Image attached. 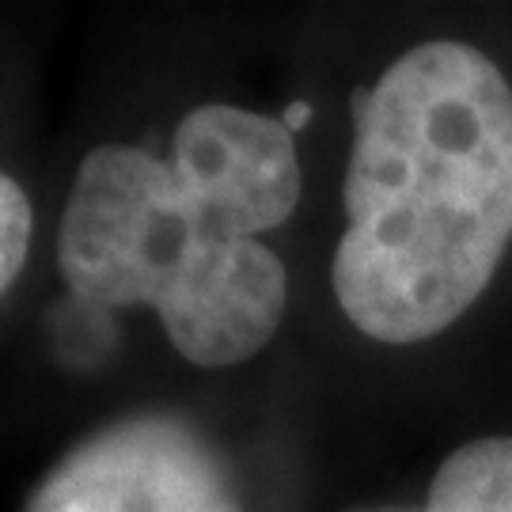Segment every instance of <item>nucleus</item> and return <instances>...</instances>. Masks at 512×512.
I'll use <instances>...</instances> for the list:
<instances>
[{"label":"nucleus","mask_w":512,"mask_h":512,"mask_svg":"<svg viewBox=\"0 0 512 512\" xmlns=\"http://www.w3.org/2000/svg\"><path fill=\"white\" fill-rule=\"evenodd\" d=\"M330 285L384 346L448 330L512 243V88L478 46L421 42L353 95Z\"/></svg>","instance_id":"nucleus-1"},{"label":"nucleus","mask_w":512,"mask_h":512,"mask_svg":"<svg viewBox=\"0 0 512 512\" xmlns=\"http://www.w3.org/2000/svg\"><path fill=\"white\" fill-rule=\"evenodd\" d=\"M57 266L84 308H152L171 349L198 368L251 361L289 304L281 258L137 145H99L80 160Z\"/></svg>","instance_id":"nucleus-2"},{"label":"nucleus","mask_w":512,"mask_h":512,"mask_svg":"<svg viewBox=\"0 0 512 512\" xmlns=\"http://www.w3.org/2000/svg\"><path fill=\"white\" fill-rule=\"evenodd\" d=\"M23 512H243L236 478L175 414H129L76 440Z\"/></svg>","instance_id":"nucleus-3"},{"label":"nucleus","mask_w":512,"mask_h":512,"mask_svg":"<svg viewBox=\"0 0 512 512\" xmlns=\"http://www.w3.org/2000/svg\"><path fill=\"white\" fill-rule=\"evenodd\" d=\"M171 167L236 232L258 239L281 228L300 202V156L281 118L258 110L205 103L186 114Z\"/></svg>","instance_id":"nucleus-4"},{"label":"nucleus","mask_w":512,"mask_h":512,"mask_svg":"<svg viewBox=\"0 0 512 512\" xmlns=\"http://www.w3.org/2000/svg\"><path fill=\"white\" fill-rule=\"evenodd\" d=\"M425 512H512V437L456 448L440 463Z\"/></svg>","instance_id":"nucleus-5"},{"label":"nucleus","mask_w":512,"mask_h":512,"mask_svg":"<svg viewBox=\"0 0 512 512\" xmlns=\"http://www.w3.org/2000/svg\"><path fill=\"white\" fill-rule=\"evenodd\" d=\"M35 236V209L16 179L0 171V296L16 285Z\"/></svg>","instance_id":"nucleus-6"},{"label":"nucleus","mask_w":512,"mask_h":512,"mask_svg":"<svg viewBox=\"0 0 512 512\" xmlns=\"http://www.w3.org/2000/svg\"><path fill=\"white\" fill-rule=\"evenodd\" d=\"M308 118H311L308 103H289V110H285V118H281V122H285V129L293 133V129H300L304 122H308Z\"/></svg>","instance_id":"nucleus-7"}]
</instances>
